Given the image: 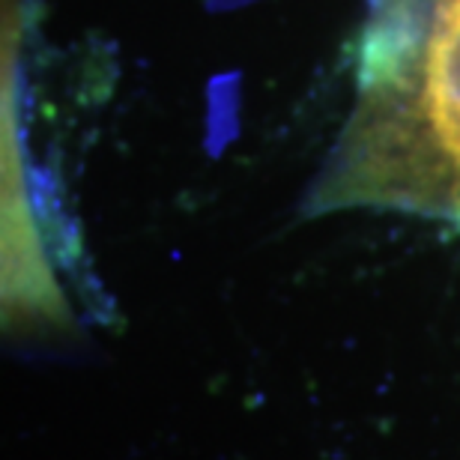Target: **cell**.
Segmentation results:
<instances>
[{"instance_id":"6da1fadb","label":"cell","mask_w":460,"mask_h":460,"mask_svg":"<svg viewBox=\"0 0 460 460\" xmlns=\"http://www.w3.org/2000/svg\"><path fill=\"white\" fill-rule=\"evenodd\" d=\"M425 117L439 150L460 162V0L439 4L425 60Z\"/></svg>"}]
</instances>
